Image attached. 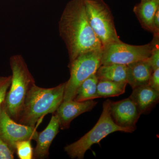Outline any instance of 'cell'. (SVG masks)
<instances>
[{
    "instance_id": "8fae6325",
    "label": "cell",
    "mask_w": 159,
    "mask_h": 159,
    "mask_svg": "<svg viewBox=\"0 0 159 159\" xmlns=\"http://www.w3.org/2000/svg\"><path fill=\"white\" fill-rule=\"evenodd\" d=\"M59 120L54 114L46 128L42 131L38 132L35 140L36 145L34 149L33 159H44L48 157L49 148L59 132Z\"/></svg>"
},
{
    "instance_id": "ffe728a7",
    "label": "cell",
    "mask_w": 159,
    "mask_h": 159,
    "mask_svg": "<svg viewBox=\"0 0 159 159\" xmlns=\"http://www.w3.org/2000/svg\"><path fill=\"white\" fill-rule=\"evenodd\" d=\"M148 59L153 71L159 68V40L155 44Z\"/></svg>"
},
{
    "instance_id": "9c48e42d",
    "label": "cell",
    "mask_w": 159,
    "mask_h": 159,
    "mask_svg": "<svg viewBox=\"0 0 159 159\" xmlns=\"http://www.w3.org/2000/svg\"><path fill=\"white\" fill-rule=\"evenodd\" d=\"M110 113L114 122L120 127L132 133L136 129L141 114L129 97L117 102L111 101Z\"/></svg>"
},
{
    "instance_id": "44dd1931",
    "label": "cell",
    "mask_w": 159,
    "mask_h": 159,
    "mask_svg": "<svg viewBox=\"0 0 159 159\" xmlns=\"http://www.w3.org/2000/svg\"><path fill=\"white\" fill-rule=\"evenodd\" d=\"M14 153L0 138V159H14Z\"/></svg>"
},
{
    "instance_id": "7402d4cb",
    "label": "cell",
    "mask_w": 159,
    "mask_h": 159,
    "mask_svg": "<svg viewBox=\"0 0 159 159\" xmlns=\"http://www.w3.org/2000/svg\"><path fill=\"white\" fill-rule=\"evenodd\" d=\"M148 85L157 92H159V68L152 71Z\"/></svg>"
},
{
    "instance_id": "603a6c76",
    "label": "cell",
    "mask_w": 159,
    "mask_h": 159,
    "mask_svg": "<svg viewBox=\"0 0 159 159\" xmlns=\"http://www.w3.org/2000/svg\"><path fill=\"white\" fill-rule=\"evenodd\" d=\"M153 35H159V9L155 15L152 25Z\"/></svg>"
},
{
    "instance_id": "ac0fdd59",
    "label": "cell",
    "mask_w": 159,
    "mask_h": 159,
    "mask_svg": "<svg viewBox=\"0 0 159 159\" xmlns=\"http://www.w3.org/2000/svg\"><path fill=\"white\" fill-rule=\"evenodd\" d=\"M15 152L20 159H33L34 149L31 145V140H24L17 142Z\"/></svg>"
},
{
    "instance_id": "5bb4252c",
    "label": "cell",
    "mask_w": 159,
    "mask_h": 159,
    "mask_svg": "<svg viewBox=\"0 0 159 159\" xmlns=\"http://www.w3.org/2000/svg\"><path fill=\"white\" fill-rule=\"evenodd\" d=\"M159 9V0H141L133 11L143 29L152 33L155 15Z\"/></svg>"
},
{
    "instance_id": "e0dca14e",
    "label": "cell",
    "mask_w": 159,
    "mask_h": 159,
    "mask_svg": "<svg viewBox=\"0 0 159 159\" xmlns=\"http://www.w3.org/2000/svg\"><path fill=\"white\" fill-rule=\"evenodd\" d=\"M127 83L98 80L97 93L99 98L118 97L125 92Z\"/></svg>"
},
{
    "instance_id": "5b68a950",
    "label": "cell",
    "mask_w": 159,
    "mask_h": 159,
    "mask_svg": "<svg viewBox=\"0 0 159 159\" xmlns=\"http://www.w3.org/2000/svg\"><path fill=\"white\" fill-rule=\"evenodd\" d=\"M89 22L102 44V48L121 41L117 34L114 17L103 0H84Z\"/></svg>"
},
{
    "instance_id": "8992f818",
    "label": "cell",
    "mask_w": 159,
    "mask_h": 159,
    "mask_svg": "<svg viewBox=\"0 0 159 159\" xmlns=\"http://www.w3.org/2000/svg\"><path fill=\"white\" fill-rule=\"evenodd\" d=\"M102 50H93L84 53L69 64L70 79L66 82L63 100H73L80 85L96 74L101 65Z\"/></svg>"
},
{
    "instance_id": "7c38bea8",
    "label": "cell",
    "mask_w": 159,
    "mask_h": 159,
    "mask_svg": "<svg viewBox=\"0 0 159 159\" xmlns=\"http://www.w3.org/2000/svg\"><path fill=\"white\" fill-rule=\"evenodd\" d=\"M148 59L131 63L127 65V84L133 89L141 86L148 85L153 71Z\"/></svg>"
},
{
    "instance_id": "30bf717a",
    "label": "cell",
    "mask_w": 159,
    "mask_h": 159,
    "mask_svg": "<svg viewBox=\"0 0 159 159\" xmlns=\"http://www.w3.org/2000/svg\"><path fill=\"white\" fill-rule=\"evenodd\" d=\"M97 103L93 99L83 102H78L74 99L63 101L54 113L59 120L60 128L68 129L74 119L81 114L90 111Z\"/></svg>"
},
{
    "instance_id": "277c9868",
    "label": "cell",
    "mask_w": 159,
    "mask_h": 159,
    "mask_svg": "<svg viewBox=\"0 0 159 159\" xmlns=\"http://www.w3.org/2000/svg\"><path fill=\"white\" fill-rule=\"evenodd\" d=\"M111 101L107 99L103 102L102 114L97 124L89 131L76 142L65 147V151L71 158L83 159L85 152L92 145L98 144L110 134L116 131L132 133L114 122L111 115Z\"/></svg>"
},
{
    "instance_id": "d6986e66",
    "label": "cell",
    "mask_w": 159,
    "mask_h": 159,
    "mask_svg": "<svg viewBox=\"0 0 159 159\" xmlns=\"http://www.w3.org/2000/svg\"><path fill=\"white\" fill-rule=\"evenodd\" d=\"M11 83V75L0 77V110Z\"/></svg>"
},
{
    "instance_id": "4fadbf2b",
    "label": "cell",
    "mask_w": 159,
    "mask_h": 159,
    "mask_svg": "<svg viewBox=\"0 0 159 159\" xmlns=\"http://www.w3.org/2000/svg\"><path fill=\"white\" fill-rule=\"evenodd\" d=\"M140 113H146L159 102V92L148 85L141 86L133 89L129 97Z\"/></svg>"
},
{
    "instance_id": "52a82bcc",
    "label": "cell",
    "mask_w": 159,
    "mask_h": 159,
    "mask_svg": "<svg viewBox=\"0 0 159 159\" xmlns=\"http://www.w3.org/2000/svg\"><path fill=\"white\" fill-rule=\"evenodd\" d=\"M159 35H153L150 43L142 45H133L122 41L109 44L102 48L101 65L112 64L128 65L131 63L148 59Z\"/></svg>"
},
{
    "instance_id": "7a4b0ae2",
    "label": "cell",
    "mask_w": 159,
    "mask_h": 159,
    "mask_svg": "<svg viewBox=\"0 0 159 159\" xmlns=\"http://www.w3.org/2000/svg\"><path fill=\"white\" fill-rule=\"evenodd\" d=\"M66 82L51 88L36 84L31 87L25 99L19 123L37 127L44 116L54 114L63 100Z\"/></svg>"
},
{
    "instance_id": "3957f363",
    "label": "cell",
    "mask_w": 159,
    "mask_h": 159,
    "mask_svg": "<svg viewBox=\"0 0 159 159\" xmlns=\"http://www.w3.org/2000/svg\"><path fill=\"white\" fill-rule=\"evenodd\" d=\"M10 66L12 73L11 84L2 105L9 116L18 122L27 94L35 82L20 54H15L10 57Z\"/></svg>"
},
{
    "instance_id": "2e32d148",
    "label": "cell",
    "mask_w": 159,
    "mask_h": 159,
    "mask_svg": "<svg viewBox=\"0 0 159 159\" xmlns=\"http://www.w3.org/2000/svg\"><path fill=\"white\" fill-rule=\"evenodd\" d=\"M98 81L96 74L89 77L80 85L74 100L83 102L99 98L97 93Z\"/></svg>"
},
{
    "instance_id": "9a60e30c",
    "label": "cell",
    "mask_w": 159,
    "mask_h": 159,
    "mask_svg": "<svg viewBox=\"0 0 159 159\" xmlns=\"http://www.w3.org/2000/svg\"><path fill=\"white\" fill-rule=\"evenodd\" d=\"M96 74L98 80H106L127 84L126 65L118 64L101 65Z\"/></svg>"
},
{
    "instance_id": "ba28073f",
    "label": "cell",
    "mask_w": 159,
    "mask_h": 159,
    "mask_svg": "<svg viewBox=\"0 0 159 159\" xmlns=\"http://www.w3.org/2000/svg\"><path fill=\"white\" fill-rule=\"evenodd\" d=\"M37 127L16 122L2 105L0 110V138L14 152L17 142L27 140L35 141L38 134Z\"/></svg>"
},
{
    "instance_id": "6da1fadb",
    "label": "cell",
    "mask_w": 159,
    "mask_h": 159,
    "mask_svg": "<svg viewBox=\"0 0 159 159\" xmlns=\"http://www.w3.org/2000/svg\"><path fill=\"white\" fill-rule=\"evenodd\" d=\"M58 30L70 62L86 52L102 50V44L89 22L84 0H71L67 4L60 18Z\"/></svg>"
}]
</instances>
